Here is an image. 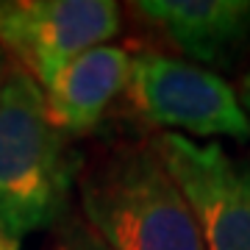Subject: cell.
I'll list each match as a JSON object with an SVG mask.
<instances>
[{
    "mask_svg": "<svg viewBox=\"0 0 250 250\" xmlns=\"http://www.w3.org/2000/svg\"><path fill=\"white\" fill-rule=\"evenodd\" d=\"M81 217L111 250H206L200 225L153 142H114L78 159Z\"/></svg>",
    "mask_w": 250,
    "mask_h": 250,
    "instance_id": "1",
    "label": "cell"
},
{
    "mask_svg": "<svg viewBox=\"0 0 250 250\" xmlns=\"http://www.w3.org/2000/svg\"><path fill=\"white\" fill-rule=\"evenodd\" d=\"M78 153L56 128L42 86L11 62L0 92V242L14 250L70 214Z\"/></svg>",
    "mask_w": 250,
    "mask_h": 250,
    "instance_id": "2",
    "label": "cell"
},
{
    "mask_svg": "<svg viewBox=\"0 0 250 250\" xmlns=\"http://www.w3.org/2000/svg\"><path fill=\"white\" fill-rule=\"evenodd\" d=\"M125 98L136 114L167 134L250 139V120L228 81L200 64L142 50L131 56Z\"/></svg>",
    "mask_w": 250,
    "mask_h": 250,
    "instance_id": "3",
    "label": "cell"
},
{
    "mask_svg": "<svg viewBox=\"0 0 250 250\" xmlns=\"http://www.w3.org/2000/svg\"><path fill=\"white\" fill-rule=\"evenodd\" d=\"M123 28L111 0H14L0 3V47L45 89L70 62L106 45Z\"/></svg>",
    "mask_w": 250,
    "mask_h": 250,
    "instance_id": "4",
    "label": "cell"
},
{
    "mask_svg": "<svg viewBox=\"0 0 250 250\" xmlns=\"http://www.w3.org/2000/svg\"><path fill=\"white\" fill-rule=\"evenodd\" d=\"M153 147L192 206L206 250H250L248 161L181 134H159Z\"/></svg>",
    "mask_w": 250,
    "mask_h": 250,
    "instance_id": "5",
    "label": "cell"
},
{
    "mask_svg": "<svg viewBox=\"0 0 250 250\" xmlns=\"http://www.w3.org/2000/svg\"><path fill=\"white\" fill-rule=\"evenodd\" d=\"M147 20L172 47L206 67H223L250 39V0H139Z\"/></svg>",
    "mask_w": 250,
    "mask_h": 250,
    "instance_id": "6",
    "label": "cell"
},
{
    "mask_svg": "<svg viewBox=\"0 0 250 250\" xmlns=\"http://www.w3.org/2000/svg\"><path fill=\"white\" fill-rule=\"evenodd\" d=\"M131 78V53L117 45H100L70 62L45 89L47 111L67 139L98 131L106 111L123 95Z\"/></svg>",
    "mask_w": 250,
    "mask_h": 250,
    "instance_id": "7",
    "label": "cell"
},
{
    "mask_svg": "<svg viewBox=\"0 0 250 250\" xmlns=\"http://www.w3.org/2000/svg\"><path fill=\"white\" fill-rule=\"evenodd\" d=\"M53 248L56 250H111L100 239V233L81 217V211H70L53 228Z\"/></svg>",
    "mask_w": 250,
    "mask_h": 250,
    "instance_id": "8",
    "label": "cell"
},
{
    "mask_svg": "<svg viewBox=\"0 0 250 250\" xmlns=\"http://www.w3.org/2000/svg\"><path fill=\"white\" fill-rule=\"evenodd\" d=\"M239 103H242V108H245V114H248V120H250V70H248V75L242 78V86H239Z\"/></svg>",
    "mask_w": 250,
    "mask_h": 250,
    "instance_id": "9",
    "label": "cell"
},
{
    "mask_svg": "<svg viewBox=\"0 0 250 250\" xmlns=\"http://www.w3.org/2000/svg\"><path fill=\"white\" fill-rule=\"evenodd\" d=\"M9 67H11V59L6 56V50L0 47V92H3V83H6V75H9Z\"/></svg>",
    "mask_w": 250,
    "mask_h": 250,
    "instance_id": "10",
    "label": "cell"
},
{
    "mask_svg": "<svg viewBox=\"0 0 250 250\" xmlns=\"http://www.w3.org/2000/svg\"><path fill=\"white\" fill-rule=\"evenodd\" d=\"M0 250H9V248H6V245H3V242H0Z\"/></svg>",
    "mask_w": 250,
    "mask_h": 250,
    "instance_id": "11",
    "label": "cell"
}]
</instances>
